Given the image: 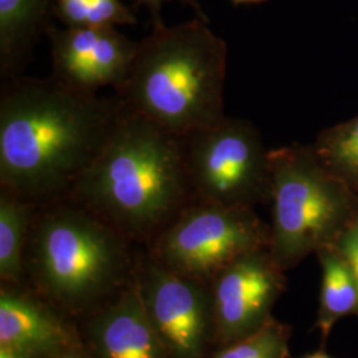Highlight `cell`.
Returning a JSON list of instances; mask_svg holds the SVG:
<instances>
[{"instance_id":"6da1fadb","label":"cell","mask_w":358,"mask_h":358,"mask_svg":"<svg viewBox=\"0 0 358 358\" xmlns=\"http://www.w3.org/2000/svg\"><path fill=\"white\" fill-rule=\"evenodd\" d=\"M122 112L117 96L59 78L10 77L0 92V189L38 205L66 198Z\"/></svg>"},{"instance_id":"7a4b0ae2","label":"cell","mask_w":358,"mask_h":358,"mask_svg":"<svg viewBox=\"0 0 358 358\" xmlns=\"http://www.w3.org/2000/svg\"><path fill=\"white\" fill-rule=\"evenodd\" d=\"M68 198L130 242L149 245L194 201L182 138L122 105L101 153Z\"/></svg>"},{"instance_id":"3957f363","label":"cell","mask_w":358,"mask_h":358,"mask_svg":"<svg viewBox=\"0 0 358 358\" xmlns=\"http://www.w3.org/2000/svg\"><path fill=\"white\" fill-rule=\"evenodd\" d=\"M229 48L207 22H164L138 41L136 59L115 96L133 113L185 137L215 124L224 113Z\"/></svg>"},{"instance_id":"277c9868","label":"cell","mask_w":358,"mask_h":358,"mask_svg":"<svg viewBox=\"0 0 358 358\" xmlns=\"http://www.w3.org/2000/svg\"><path fill=\"white\" fill-rule=\"evenodd\" d=\"M131 243L71 198L36 207L26 260L40 287L68 309H81L122 282L131 269Z\"/></svg>"},{"instance_id":"5b68a950","label":"cell","mask_w":358,"mask_h":358,"mask_svg":"<svg viewBox=\"0 0 358 358\" xmlns=\"http://www.w3.org/2000/svg\"><path fill=\"white\" fill-rule=\"evenodd\" d=\"M272 224L268 251L282 269L294 268L332 245L358 210V192L322 164L312 145L269 150Z\"/></svg>"},{"instance_id":"8992f818","label":"cell","mask_w":358,"mask_h":358,"mask_svg":"<svg viewBox=\"0 0 358 358\" xmlns=\"http://www.w3.org/2000/svg\"><path fill=\"white\" fill-rule=\"evenodd\" d=\"M182 146L194 201L243 208L271 201L269 150L252 122L224 115Z\"/></svg>"},{"instance_id":"52a82bcc","label":"cell","mask_w":358,"mask_h":358,"mask_svg":"<svg viewBox=\"0 0 358 358\" xmlns=\"http://www.w3.org/2000/svg\"><path fill=\"white\" fill-rule=\"evenodd\" d=\"M271 229L254 208L192 201L149 244L150 257L167 269L210 282L234 260L268 248Z\"/></svg>"},{"instance_id":"ba28073f","label":"cell","mask_w":358,"mask_h":358,"mask_svg":"<svg viewBox=\"0 0 358 358\" xmlns=\"http://www.w3.org/2000/svg\"><path fill=\"white\" fill-rule=\"evenodd\" d=\"M138 288L148 316L169 358H205L215 343L211 289L157 263H143Z\"/></svg>"},{"instance_id":"9c48e42d","label":"cell","mask_w":358,"mask_h":358,"mask_svg":"<svg viewBox=\"0 0 358 358\" xmlns=\"http://www.w3.org/2000/svg\"><path fill=\"white\" fill-rule=\"evenodd\" d=\"M268 248L238 257L210 282L215 343L227 345L260 331L272 320V309L287 279Z\"/></svg>"},{"instance_id":"30bf717a","label":"cell","mask_w":358,"mask_h":358,"mask_svg":"<svg viewBox=\"0 0 358 358\" xmlns=\"http://www.w3.org/2000/svg\"><path fill=\"white\" fill-rule=\"evenodd\" d=\"M52 75L65 84L97 93L103 87L120 88L136 59L138 43L115 27L50 26Z\"/></svg>"},{"instance_id":"8fae6325","label":"cell","mask_w":358,"mask_h":358,"mask_svg":"<svg viewBox=\"0 0 358 358\" xmlns=\"http://www.w3.org/2000/svg\"><path fill=\"white\" fill-rule=\"evenodd\" d=\"M87 333L96 358H169L148 316L137 282L94 315Z\"/></svg>"},{"instance_id":"7c38bea8","label":"cell","mask_w":358,"mask_h":358,"mask_svg":"<svg viewBox=\"0 0 358 358\" xmlns=\"http://www.w3.org/2000/svg\"><path fill=\"white\" fill-rule=\"evenodd\" d=\"M75 344L64 324L36 301L10 289L0 294V345L29 350L48 358Z\"/></svg>"},{"instance_id":"4fadbf2b","label":"cell","mask_w":358,"mask_h":358,"mask_svg":"<svg viewBox=\"0 0 358 358\" xmlns=\"http://www.w3.org/2000/svg\"><path fill=\"white\" fill-rule=\"evenodd\" d=\"M56 0H0V73L19 75L38 38L45 34Z\"/></svg>"},{"instance_id":"5bb4252c","label":"cell","mask_w":358,"mask_h":358,"mask_svg":"<svg viewBox=\"0 0 358 358\" xmlns=\"http://www.w3.org/2000/svg\"><path fill=\"white\" fill-rule=\"evenodd\" d=\"M316 255L322 272L316 329L325 344L338 321L358 316V278L332 245L321 248Z\"/></svg>"},{"instance_id":"9a60e30c","label":"cell","mask_w":358,"mask_h":358,"mask_svg":"<svg viewBox=\"0 0 358 358\" xmlns=\"http://www.w3.org/2000/svg\"><path fill=\"white\" fill-rule=\"evenodd\" d=\"M38 203L0 189V276L3 282H20L31 223Z\"/></svg>"},{"instance_id":"2e32d148","label":"cell","mask_w":358,"mask_h":358,"mask_svg":"<svg viewBox=\"0 0 358 358\" xmlns=\"http://www.w3.org/2000/svg\"><path fill=\"white\" fill-rule=\"evenodd\" d=\"M310 145L322 164L358 192V115L322 130Z\"/></svg>"},{"instance_id":"e0dca14e","label":"cell","mask_w":358,"mask_h":358,"mask_svg":"<svg viewBox=\"0 0 358 358\" xmlns=\"http://www.w3.org/2000/svg\"><path fill=\"white\" fill-rule=\"evenodd\" d=\"M53 15L65 27L131 26L136 16L121 0H56Z\"/></svg>"},{"instance_id":"ac0fdd59","label":"cell","mask_w":358,"mask_h":358,"mask_svg":"<svg viewBox=\"0 0 358 358\" xmlns=\"http://www.w3.org/2000/svg\"><path fill=\"white\" fill-rule=\"evenodd\" d=\"M291 336V325L272 319L251 336L220 346L210 358H289Z\"/></svg>"},{"instance_id":"d6986e66","label":"cell","mask_w":358,"mask_h":358,"mask_svg":"<svg viewBox=\"0 0 358 358\" xmlns=\"http://www.w3.org/2000/svg\"><path fill=\"white\" fill-rule=\"evenodd\" d=\"M332 247L344 257L358 278V210Z\"/></svg>"},{"instance_id":"ffe728a7","label":"cell","mask_w":358,"mask_h":358,"mask_svg":"<svg viewBox=\"0 0 358 358\" xmlns=\"http://www.w3.org/2000/svg\"><path fill=\"white\" fill-rule=\"evenodd\" d=\"M133 1H134V4L137 7L145 6L150 11L152 19H153V24H157V23L162 22V19H161V7H162V4L166 3V1H174V0H133ZM177 1L185 4V6L192 7V10L196 13V17H199V19H202V20H205V22L208 23V19H207L205 13L202 11L198 0H177Z\"/></svg>"},{"instance_id":"44dd1931","label":"cell","mask_w":358,"mask_h":358,"mask_svg":"<svg viewBox=\"0 0 358 358\" xmlns=\"http://www.w3.org/2000/svg\"><path fill=\"white\" fill-rule=\"evenodd\" d=\"M0 358H44L29 350L13 348V346L0 345Z\"/></svg>"},{"instance_id":"7402d4cb","label":"cell","mask_w":358,"mask_h":358,"mask_svg":"<svg viewBox=\"0 0 358 358\" xmlns=\"http://www.w3.org/2000/svg\"><path fill=\"white\" fill-rule=\"evenodd\" d=\"M48 358H88L85 356V353L83 350H80L77 348L76 344H71V345L65 346L63 349L57 350L56 353H53Z\"/></svg>"},{"instance_id":"603a6c76","label":"cell","mask_w":358,"mask_h":358,"mask_svg":"<svg viewBox=\"0 0 358 358\" xmlns=\"http://www.w3.org/2000/svg\"><path fill=\"white\" fill-rule=\"evenodd\" d=\"M300 358H333L332 356H329L324 349H320V350H316V352H312V353H308V355H304L303 357Z\"/></svg>"},{"instance_id":"cb8c5ba5","label":"cell","mask_w":358,"mask_h":358,"mask_svg":"<svg viewBox=\"0 0 358 358\" xmlns=\"http://www.w3.org/2000/svg\"><path fill=\"white\" fill-rule=\"evenodd\" d=\"M234 6H241V4H260L267 0H231Z\"/></svg>"}]
</instances>
